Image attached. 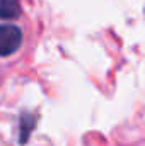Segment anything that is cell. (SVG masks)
I'll return each mask as SVG.
<instances>
[{
    "label": "cell",
    "mask_w": 145,
    "mask_h": 146,
    "mask_svg": "<svg viewBox=\"0 0 145 146\" xmlns=\"http://www.w3.org/2000/svg\"><path fill=\"white\" fill-rule=\"evenodd\" d=\"M21 15L19 0H0V19H17Z\"/></svg>",
    "instance_id": "cell-2"
},
{
    "label": "cell",
    "mask_w": 145,
    "mask_h": 146,
    "mask_svg": "<svg viewBox=\"0 0 145 146\" xmlns=\"http://www.w3.org/2000/svg\"><path fill=\"white\" fill-rule=\"evenodd\" d=\"M22 42V33L17 26L2 24L0 26V56H9L19 49Z\"/></svg>",
    "instance_id": "cell-1"
},
{
    "label": "cell",
    "mask_w": 145,
    "mask_h": 146,
    "mask_svg": "<svg viewBox=\"0 0 145 146\" xmlns=\"http://www.w3.org/2000/svg\"><path fill=\"white\" fill-rule=\"evenodd\" d=\"M33 127H34V117L29 115V114L21 115V138H19V143H26L28 141L29 133L33 131Z\"/></svg>",
    "instance_id": "cell-3"
}]
</instances>
